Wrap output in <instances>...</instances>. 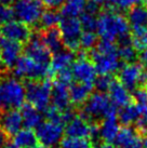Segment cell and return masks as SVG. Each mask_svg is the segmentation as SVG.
<instances>
[{"mask_svg": "<svg viewBox=\"0 0 147 148\" xmlns=\"http://www.w3.org/2000/svg\"><path fill=\"white\" fill-rule=\"evenodd\" d=\"M5 134H4L2 130L0 129V147H2L4 144H5Z\"/></svg>", "mask_w": 147, "mask_h": 148, "instance_id": "7bdbcfd3", "label": "cell"}, {"mask_svg": "<svg viewBox=\"0 0 147 148\" xmlns=\"http://www.w3.org/2000/svg\"><path fill=\"white\" fill-rule=\"evenodd\" d=\"M96 32L102 40L120 43L130 40V24L122 14L115 11H105L101 13L96 22Z\"/></svg>", "mask_w": 147, "mask_h": 148, "instance_id": "6da1fadb", "label": "cell"}, {"mask_svg": "<svg viewBox=\"0 0 147 148\" xmlns=\"http://www.w3.org/2000/svg\"><path fill=\"white\" fill-rule=\"evenodd\" d=\"M2 109H3V105H2V102H1V99H0V115L2 114Z\"/></svg>", "mask_w": 147, "mask_h": 148, "instance_id": "c3c4849f", "label": "cell"}, {"mask_svg": "<svg viewBox=\"0 0 147 148\" xmlns=\"http://www.w3.org/2000/svg\"><path fill=\"white\" fill-rule=\"evenodd\" d=\"M74 54L70 51H61L52 58L50 68L52 73H60L62 70L70 69V66L73 65Z\"/></svg>", "mask_w": 147, "mask_h": 148, "instance_id": "d4e9b609", "label": "cell"}, {"mask_svg": "<svg viewBox=\"0 0 147 148\" xmlns=\"http://www.w3.org/2000/svg\"><path fill=\"white\" fill-rule=\"evenodd\" d=\"M1 37H2V32H1V27H0V40H1Z\"/></svg>", "mask_w": 147, "mask_h": 148, "instance_id": "f907efd6", "label": "cell"}, {"mask_svg": "<svg viewBox=\"0 0 147 148\" xmlns=\"http://www.w3.org/2000/svg\"><path fill=\"white\" fill-rule=\"evenodd\" d=\"M70 70L74 79H76L78 82L94 86V82L96 80V69L93 63L84 58L83 54H81V56L76 62L73 63Z\"/></svg>", "mask_w": 147, "mask_h": 148, "instance_id": "8fae6325", "label": "cell"}, {"mask_svg": "<svg viewBox=\"0 0 147 148\" xmlns=\"http://www.w3.org/2000/svg\"><path fill=\"white\" fill-rule=\"evenodd\" d=\"M81 23L83 32H94L96 29V22L98 18L95 17V14L89 12H83L81 14V17L79 18Z\"/></svg>", "mask_w": 147, "mask_h": 148, "instance_id": "836d02e7", "label": "cell"}, {"mask_svg": "<svg viewBox=\"0 0 147 148\" xmlns=\"http://www.w3.org/2000/svg\"><path fill=\"white\" fill-rule=\"evenodd\" d=\"M139 60H141V62L143 63V64L147 65V49H145L144 51L141 52V54H139Z\"/></svg>", "mask_w": 147, "mask_h": 148, "instance_id": "b9f144b4", "label": "cell"}, {"mask_svg": "<svg viewBox=\"0 0 147 148\" xmlns=\"http://www.w3.org/2000/svg\"><path fill=\"white\" fill-rule=\"evenodd\" d=\"M128 22L132 28L147 27V8L142 5H135L129 11Z\"/></svg>", "mask_w": 147, "mask_h": 148, "instance_id": "4316f807", "label": "cell"}, {"mask_svg": "<svg viewBox=\"0 0 147 148\" xmlns=\"http://www.w3.org/2000/svg\"><path fill=\"white\" fill-rule=\"evenodd\" d=\"M56 79L57 81L56 82L62 83V84H65L67 86H70V83L73 81V74H71V70L70 69H65V70H62L60 73L56 74Z\"/></svg>", "mask_w": 147, "mask_h": 148, "instance_id": "f35d334b", "label": "cell"}, {"mask_svg": "<svg viewBox=\"0 0 147 148\" xmlns=\"http://www.w3.org/2000/svg\"><path fill=\"white\" fill-rule=\"evenodd\" d=\"M90 130L91 125L88 123L84 118L75 116L73 119L66 123L64 132L66 135L69 137H84L89 138L90 137Z\"/></svg>", "mask_w": 147, "mask_h": 148, "instance_id": "e0dca14e", "label": "cell"}, {"mask_svg": "<svg viewBox=\"0 0 147 148\" xmlns=\"http://www.w3.org/2000/svg\"><path fill=\"white\" fill-rule=\"evenodd\" d=\"M34 148H45V147H43V146H41V145H40V146H38V145H37L36 147H34Z\"/></svg>", "mask_w": 147, "mask_h": 148, "instance_id": "816d5d0a", "label": "cell"}, {"mask_svg": "<svg viewBox=\"0 0 147 148\" xmlns=\"http://www.w3.org/2000/svg\"><path fill=\"white\" fill-rule=\"evenodd\" d=\"M2 36L7 40L15 41L19 43H27L32 37V32L29 26L19 21H11L4 24L1 28Z\"/></svg>", "mask_w": 147, "mask_h": 148, "instance_id": "4fadbf2b", "label": "cell"}, {"mask_svg": "<svg viewBox=\"0 0 147 148\" xmlns=\"http://www.w3.org/2000/svg\"><path fill=\"white\" fill-rule=\"evenodd\" d=\"M91 60L96 73L101 76H109L120 67L118 49L114 42L102 40L91 52Z\"/></svg>", "mask_w": 147, "mask_h": 148, "instance_id": "7a4b0ae2", "label": "cell"}, {"mask_svg": "<svg viewBox=\"0 0 147 148\" xmlns=\"http://www.w3.org/2000/svg\"><path fill=\"white\" fill-rule=\"evenodd\" d=\"M23 127L21 111L17 109H8L0 115V129L5 135L14 136Z\"/></svg>", "mask_w": 147, "mask_h": 148, "instance_id": "5bb4252c", "label": "cell"}, {"mask_svg": "<svg viewBox=\"0 0 147 148\" xmlns=\"http://www.w3.org/2000/svg\"><path fill=\"white\" fill-rule=\"evenodd\" d=\"M41 39L45 43V45L48 48L51 53L56 54L61 52L63 49V39H62L61 33L58 28H50L43 32Z\"/></svg>", "mask_w": 147, "mask_h": 148, "instance_id": "7402d4cb", "label": "cell"}, {"mask_svg": "<svg viewBox=\"0 0 147 148\" xmlns=\"http://www.w3.org/2000/svg\"><path fill=\"white\" fill-rule=\"evenodd\" d=\"M87 7V0H66L62 8L61 16L77 17L83 13Z\"/></svg>", "mask_w": 147, "mask_h": 148, "instance_id": "83f0119b", "label": "cell"}, {"mask_svg": "<svg viewBox=\"0 0 147 148\" xmlns=\"http://www.w3.org/2000/svg\"><path fill=\"white\" fill-rule=\"evenodd\" d=\"M13 16V10L10 8L9 5H4V4H0V24H7L9 22L12 21Z\"/></svg>", "mask_w": 147, "mask_h": 148, "instance_id": "8d00e7d4", "label": "cell"}, {"mask_svg": "<svg viewBox=\"0 0 147 148\" xmlns=\"http://www.w3.org/2000/svg\"><path fill=\"white\" fill-rule=\"evenodd\" d=\"M142 144H143V148H147V135L145 136V138L142 140Z\"/></svg>", "mask_w": 147, "mask_h": 148, "instance_id": "bcb514c9", "label": "cell"}, {"mask_svg": "<svg viewBox=\"0 0 147 148\" xmlns=\"http://www.w3.org/2000/svg\"><path fill=\"white\" fill-rule=\"evenodd\" d=\"M40 1L42 2V4L47 5L48 8L54 10V9H57L62 5H64L66 0H40Z\"/></svg>", "mask_w": 147, "mask_h": 148, "instance_id": "60d3db41", "label": "cell"}, {"mask_svg": "<svg viewBox=\"0 0 147 148\" xmlns=\"http://www.w3.org/2000/svg\"><path fill=\"white\" fill-rule=\"evenodd\" d=\"M120 82L128 90H134L139 83L147 81V74L144 71L143 66L139 63H129L122 66L119 71Z\"/></svg>", "mask_w": 147, "mask_h": 148, "instance_id": "30bf717a", "label": "cell"}, {"mask_svg": "<svg viewBox=\"0 0 147 148\" xmlns=\"http://www.w3.org/2000/svg\"><path fill=\"white\" fill-rule=\"evenodd\" d=\"M118 119L124 125L137 122L139 119V108L136 104H128L120 108L118 112Z\"/></svg>", "mask_w": 147, "mask_h": 148, "instance_id": "484cf974", "label": "cell"}, {"mask_svg": "<svg viewBox=\"0 0 147 148\" xmlns=\"http://www.w3.org/2000/svg\"><path fill=\"white\" fill-rule=\"evenodd\" d=\"M131 43L133 45V48L139 52L147 49V27L132 28Z\"/></svg>", "mask_w": 147, "mask_h": 148, "instance_id": "f1b7e54d", "label": "cell"}, {"mask_svg": "<svg viewBox=\"0 0 147 148\" xmlns=\"http://www.w3.org/2000/svg\"><path fill=\"white\" fill-rule=\"evenodd\" d=\"M120 127H119L117 116H110L104 119L102 125L100 127V137L106 142V144L115 143Z\"/></svg>", "mask_w": 147, "mask_h": 148, "instance_id": "ffe728a7", "label": "cell"}, {"mask_svg": "<svg viewBox=\"0 0 147 148\" xmlns=\"http://www.w3.org/2000/svg\"><path fill=\"white\" fill-rule=\"evenodd\" d=\"M45 112V117H47L48 121L64 124V122H63V111L58 110L57 108L52 106V107H49Z\"/></svg>", "mask_w": 147, "mask_h": 148, "instance_id": "d590c367", "label": "cell"}, {"mask_svg": "<svg viewBox=\"0 0 147 148\" xmlns=\"http://www.w3.org/2000/svg\"><path fill=\"white\" fill-rule=\"evenodd\" d=\"M104 1H106V0H89V2H91V3H94V4H101L103 3Z\"/></svg>", "mask_w": 147, "mask_h": 148, "instance_id": "f6af8a7d", "label": "cell"}, {"mask_svg": "<svg viewBox=\"0 0 147 148\" xmlns=\"http://www.w3.org/2000/svg\"><path fill=\"white\" fill-rule=\"evenodd\" d=\"M38 138L36 132L30 129H22L13 136L12 144L16 148H34L37 146Z\"/></svg>", "mask_w": 147, "mask_h": 148, "instance_id": "cb8c5ba5", "label": "cell"}, {"mask_svg": "<svg viewBox=\"0 0 147 148\" xmlns=\"http://www.w3.org/2000/svg\"><path fill=\"white\" fill-rule=\"evenodd\" d=\"M82 112L88 119H105L110 116H116V106L105 93L96 92L91 94L90 97L87 99L82 108Z\"/></svg>", "mask_w": 147, "mask_h": 148, "instance_id": "277c9868", "label": "cell"}, {"mask_svg": "<svg viewBox=\"0 0 147 148\" xmlns=\"http://www.w3.org/2000/svg\"><path fill=\"white\" fill-rule=\"evenodd\" d=\"M96 34L94 32H83L80 37V47H82L84 50L93 49L94 45H96Z\"/></svg>", "mask_w": 147, "mask_h": 148, "instance_id": "e575fe53", "label": "cell"}, {"mask_svg": "<svg viewBox=\"0 0 147 148\" xmlns=\"http://www.w3.org/2000/svg\"><path fill=\"white\" fill-rule=\"evenodd\" d=\"M1 50V64L4 68H14L19 60L21 58L22 45L19 42L3 39L0 42Z\"/></svg>", "mask_w": 147, "mask_h": 148, "instance_id": "9a60e30c", "label": "cell"}, {"mask_svg": "<svg viewBox=\"0 0 147 148\" xmlns=\"http://www.w3.org/2000/svg\"><path fill=\"white\" fill-rule=\"evenodd\" d=\"M21 115L23 119V125H25L26 129H37L42 123L41 112L28 103H25L21 107Z\"/></svg>", "mask_w": 147, "mask_h": 148, "instance_id": "44dd1931", "label": "cell"}, {"mask_svg": "<svg viewBox=\"0 0 147 148\" xmlns=\"http://www.w3.org/2000/svg\"><path fill=\"white\" fill-rule=\"evenodd\" d=\"M117 148H143L142 140L134 129L124 127L120 129L115 140Z\"/></svg>", "mask_w": 147, "mask_h": 148, "instance_id": "2e32d148", "label": "cell"}, {"mask_svg": "<svg viewBox=\"0 0 147 148\" xmlns=\"http://www.w3.org/2000/svg\"><path fill=\"white\" fill-rule=\"evenodd\" d=\"M60 148H94V146L93 142L90 138L66 136L62 140Z\"/></svg>", "mask_w": 147, "mask_h": 148, "instance_id": "4dcf8cb0", "label": "cell"}, {"mask_svg": "<svg viewBox=\"0 0 147 148\" xmlns=\"http://www.w3.org/2000/svg\"><path fill=\"white\" fill-rule=\"evenodd\" d=\"M98 148H114L113 146H110L109 144H105V145H102V146H100Z\"/></svg>", "mask_w": 147, "mask_h": 148, "instance_id": "7dc6e473", "label": "cell"}, {"mask_svg": "<svg viewBox=\"0 0 147 148\" xmlns=\"http://www.w3.org/2000/svg\"><path fill=\"white\" fill-rule=\"evenodd\" d=\"M52 86L49 80L28 81L25 86L26 99L28 101V104L39 111H45L50 107Z\"/></svg>", "mask_w": 147, "mask_h": 148, "instance_id": "5b68a950", "label": "cell"}, {"mask_svg": "<svg viewBox=\"0 0 147 148\" xmlns=\"http://www.w3.org/2000/svg\"><path fill=\"white\" fill-rule=\"evenodd\" d=\"M0 63H1V50H0Z\"/></svg>", "mask_w": 147, "mask_h": 148, "instance_id": "f5cc1de1", "label": "cell"}, {"mask_svg": "<svg viewBox=\"0 0 147 148\" xmlns=\"http://www.w3.org/2000/svg\"><path fill=\"white\" fill-rule=\"evenodd\" d=\"M12 10L17 21L30 26L38 24L43 13V4L40 0H17Z\"/></svg>", "mask_w": 147, "mask_h": 148, "instance_id": "52a82bcc", "label": "cell"}, {"mask_svg": "<svg viewBox=\"0 0 147 148\" xmlns=\"http://www.w3.org/2000/svg\"><path fill=\"white\" fill-rule=\"evenodd\" d=\"M118 56L123 62H127L128 64L133 63L136 58V50L133 48L131 40L120 43V47L118 48Z\"/></svg>", "mask_w": 147, "mask_h": 148, "instance_id": "1f68e13d", "label": "cell"}, {"mask_svg": "<svg viewBox=\"0 0 147 148\" xmlns=\"http://www.w3.org/2000/svg\"><path fill=\"white\" fill-rule=\"evenodd\" d=\"M113 80H114V79L110 78V76H101V77H98V78L95 80L94 84H95L96 89L98 90V92L104 93L105 91H108L110 84L113 82Z\"/></svg>", "mask_w": 147, "mask_h": 148, "instance_id": "74e56055", "label": "cell"}, {"mask_svg": "<svg viewBox=\"0 0 147 148\" xmlns=\"http://www.w3.org/2000/svg\"><path fill=\"white\" fill-rule=\"evenodd\" d=\"M92 89H93V86H89L86 83H73L69 86L70 102L75 105L84 104L87 102V99L90 97Z\"/></svg>", "mask_w": 147, "mask_h": 148, "instance_id": "603a6c76", "label": "cell"}, {"mask_svg": "<svg viewBox=\"0 0 147 148\" xmlns=\"http://www.w3.org/2000/svg\"><path fill=\"white\" fill-rule=\"evenodd\" d=\"M108 92H109L110 101L116 107H123L128 105V104H130V92L120 81L113 80V82H111L109 89H108Z\"/></svg>", "mask_w": 147, "mask_h": 148, "instance_id": "d6986e66", "label": "cell"}, {"mask_svg": "<svg viewBox=\"0 0 147 148\" xmlns=\"http://www.w3.org/2000/svg\"><path fill=\"white\" fill-rule=\"evenodd\" d=\"M133 97L137 105H147V89H144V88L136 89L133 94Z\"/></svg>", "mask_w": 147, "mask_h": 148, "instance_id": "ab89813d", "label": "cell"}, {"mask_svg": "<svg viewBox=\"0 0 147 148\" xmlns=\"http://www.w3.org/2000/svg\"><path fill=\"white\" fill-rule=\"evenodd\" d=\"M5 148H16V147H15L12 143H10V144H7V147H5Z\"/></svg>", "mask_w": 147, "mask_h": 148, "instance_id": "681fc988", "label": "cell"}, {"mask_svg": "<svg viewBox=\"0 0 147 148\" xmlns=\"http://www.w3.org/2000/svg\"><path fill=\"white\" fill-rule=\"evenodd\" d=\"M0 99L3 109H17L26 99L25 86L16 78H4L0 81Z\"/></svg>", "mask_w": 147, "mask_h": 148, "instance_id": "3957f363", "label": "cell"}, {"mask_svg": "<svg viewBox=\"0 0 147 148\" xmlns=\"http://www.w3.org/2000/svg\"><path fill=\"white\" fill-rule=\"evenodd\" d=\"M58 29L61 33L63 45L68 49V51H77L80 47V37L83 33L81 23L78 17L61 16L58 23Z\"/></svg>", "mask_w": 147, "mask_h": 148, "instance_id": "ba28073f", "label": "cell"}, {"mask_svg": "<svg viewBox=\"0 0 147 148\" xmlns=\"http://www.w3.org/2000/svg\"><path fill=\"white\" fill-rule=\"evenodd\" d=\"M139 0H106L107 7L113 10H121V11H130L139 3Z\"/></svg>", "mask_w": 147, "mask_h": 148, "instance_id": "d6a6232c", "label": "cell"}, {"mask_svg": "<svg viewBox=\"0 0 147 148\" xmlns=\"http://www.w3.org/2000/svg\"><path fill=\"white\" fill-rule=\"evenodd\" d=\"M25 53H26V56H28L36 63H39L42 65L50 66L52 61V56H51L52 53L45 45L41 37L37 35H35L34 37L33 36L30 37L25 48Z\"/></svg>", "mask_w": 147, "mask_h": 148, "instance_id": "7c38bea8", "label": "cell"}, {"mask_svg": "<svg viewBox=\"0 0 147 148\" xmlns=\"http://www.w3.org/2000/svg\"><path fill=\"white\" fill-rule=\"evenodd\" d=\"M61 21V14L57 13L53 9H49L47 11H43L38 24L42 29H50L55 27Z\"/></svg>", "mask_w": 147, "mask_h": 148, "instance_id": "f546056e", "label": "cell"}, {"mask_svg": "<svg viewBox=\"0 0 147 148\" xmlns=\"http://www.w3.org/2000/svg\"><path fill=\"white\" fill-rule=\"evenodd\" d=\"M17 0H0V4H4V5H8V4L12 3V2H16Z\"/></svg>", "mask_w": 147, "mask_h": 148, "instance_id": "ee69618b", "label": "cell"}, {"mask_svg": "<svg viewBox=\"0 0 147 148\" xmlns=\"http://www.w3.org/2000/svg\"><path fill=\"white\" fill-rule=\"evenodd\" d=\"M36 135L38 142L45 148H54L61 144L64 135L63 124L45 121L37 127Z\"/></svg>", "mask_w": 147, "mask_h": 148, "instance_id": "9c48e42d", "label": "cell"}, {"mask_svg": "<svg viewBox=\"0 0 147 148\" xmlns=\"http://www.w3.org/2000/svg\"><path fill=\"white\" fill-rule=\"evenodd\" d=\"M51 101L53 103V106L58 110L65 111L68 109L70 103L69 97V86L56 82L52 86V94H51Z\"/></svg>", "mask_w": 147, "mask_h": 148, "instance_id": "ac0fdd59", "label": "cell"}, {"mask_svg": "<svg viewBox=\"0 0 147 148\" xmlns=\"http://www.w3.org/2000/svg\"><path fill=\"white\" fill-rule=\"evenodd\" d=\"M50 66L36 63L28 56H21L14 66V75L16 79H27L28 81H41L51 75Z\"/></svg>", "mask_w": 147, "mask_h": 148, "instance_id": "8992f818", "label": "cell"}]
</instances>
